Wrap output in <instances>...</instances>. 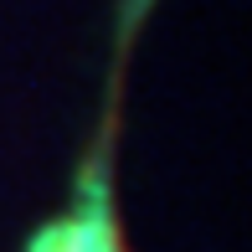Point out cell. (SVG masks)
Segmentation results:
<instances>
[{
    "label": "cell",
    "mask_w": 252,
    "mask_h": 252,
    "mask_svg": "<svg viewBox=\"0 0 252 252\" xmlns=\"http://www.w3.org/2000/svg\"><path fill=\"white\" fill-rule=\"evenodd\" d=\"M83 211L62 226V232H47V242H57L62 252H119L113 242V201L103 186H88L83 190Z\"/></svg>",
    "instance_id": "1"
}]
</instances>
